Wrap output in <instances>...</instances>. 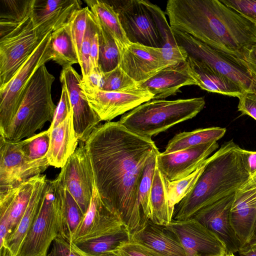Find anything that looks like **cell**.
I'll return each mask as SVG.
<instances>
[{
  "label": "cell",
  "mask_w": 256,
  "mask_h": 256,
  "mask_svg": "<svg viewBox=\"0 0 256 256\" xmlns=\"http://www.w3.org/2000/svg\"><path fill=\"white\" fill-rule=\"evenodd\" d=\"M62 86L60 98L56 106L53 120L48 128L50 130L56 127L72 112V106L67 90L64 85L62 84Z\"/></svg>",
  "instance_id": "obj_45"
},
{
  "label": "cell",
  "mask_w": 256,
  "mask_h": 256,
  "mask_svg": "<svg viewBox=\"0 0 256 256\" xmlns=\"http://www.w3.org/2000/svg\"><path fill=\"white\" fill-rule=\"evenodd\" d=\"M246 159L248 171L250 176L256 172V151L248 150L242 149Z\"/></svg>",
  "instance_id": "obj_49"
},
{
  "label": "cell",
  "mask_w": 256,
  "mask_h": 256,
  "mask_svg": "<svg viewBox=\"0 0 256 256\" xmlns=\"http://www.w3.org/2000/svg\"><path fill=\"white\" fill-rule=\"evenodd\" d=\"M254 190L236 192L230 210V222L242 247L251 241L256 221V208L252 201Z\"/></svg>",
  "instance_id": "obj_22"
},
{
  "label": "cell",
  "mask_w": 256,
  "mask_h": 256,
  "mask_svg": "<svg viewBox=\"0 0 256 256\" xmlns=\"http://www.w3.org/2000/svg\"><path fill=\"white\" fill-rule=\"evenodd\" d=\"M117 12L126 36L131 43L162 48V40L152 13L144 0L115 2Z\"/></svg>",
  "instance_id": "obj_11"
},
{
  "label": "cell",
  "mask_w": 256,
  "mask_h": 256,
  "mask_svg": "<svg viewBox=\"0 0 256 256\" xmlns=\"http://www.w3.org/2000/svg\"><path fill=\"white\" fill-rule=\"evenodd\" d=\"M53 180L62 214L63 230L62 237L70 243L84 214L75 200L58 180L56 178Z\"/></svg>",
  "instance_id": "obj_31"
},
{
  "label": "cell",
  "mask_w": 256,
  "mask_h": 256,
  "mask_svg": "<svg viewBox=\"0 0 256 256\" xmlns=\"http://www.w3.org/2000/svg\"><path fill=\"white\" fill-rule=\"evenodd\" d=\"M20 142L22 150L31 161L45 158L50 146V130L48 129Z\"/></svg>",
  "instance_id": "obj_39"
},
{
  "label": "cell",
  "mask_w": 256,
  "mask_h": 256,
  "mask_svg": "<svg viewBox=\"0 0 256 256\" xmlns=\"http://www.w3.org/2000/svg\"><path fill=\"white\" fill-rule=\"evenodd\" d=\"M238 110L256 120V92H246L240 95Z\"/></svg>",
  "instance_id": "obj_46"
},
{
  "label": "cell",
  "mask_w": 256,
  "mask_h": 256,
  "mask_svg": "<svg viewBox=\"0 0 256 256\" xmlns=\"http://www.w3.org/2000/svg\"><path fill=\"white\" fill-rule=\"evenodd\" d=\"M226 128L210 127L184 132L176 134L166 145L164 154H170L200 144L217 142L226 134Z\"/></svg>",
  "instance_id": "obj_29"
},
{
  "label": "cell",
  "mask_w": 256,
  "mask_h": 256,
  "mask_svg": "<svg viewBox=\"0 0 256 256\" xmlns=\"http://www.w3.org/2000/svg\"><path fill=\"white\" fill-rule=\"evenodd\" d=\"M56 178L74 198L84 215L96 186L92 166L84 144L76 148Z\"/></svg>",
  "instance_id": "obj_12"
},
{
  "label": "cell",
  "mask_w": 256,
  "mask_h": 256,
  "mask_svg": "<svg viewBox=\"0 0 256 256\" xmlns=\"http://www.w3.org/2000/svg\"><path fill=\"white\" fill-rule=\"evenodd\" d=\"M198 85L187 60L166 67L146 80L138 83V87L154 95L152 100H163L174 96L180 88Z\"/></svg>",
  "instance_id": "obj_19"
},
{
  "label": "cell",
  "mask_w": 256,
  "mask_h": 256,
  "mask_svg": "<svg viewBox=\"0 0 256 256\" xmlns=\"http://www.w3.org/2000/svg\"><path fill=\"white\" fill-rule=\"evenodd\" d=\"M85 2L96 20L112 36L120 54L130 42L113 6L103 0H86Z\"/></svg>",
  "instance_id": "obj_28"
},
{
  "label": "cell",
  "mask_w": 256,
  "mask_h": 256,
  "mask_svg": "<svg viewBox=\"0 0 256 256\" xmlns=\"http://www.w3.org/2000/svg\"><path fill=\"white\" fill-rule=\"evenodd\" d=\"M254 190L252 196V201L254 206L256 208V188H254Z\"/></svg>",
  "instance_id": "obj_54"
},
{
  "label": "cell",
  "mask_w": 256,
  "mask_h": 256,
  "mask_svg": "<svg viewBox=\"0 0 256 256\" xmlns=\"http://www.w3.org/2000/svg\"><path fill=\"white\" fill-rule=\"evenodd\" d=\"M96 22L99 44L98 66L102 72H107L119 64L120 52L112 36L96 21Z\"/></svg>",
  "instance_id": "obj_35"
},
{
  "label": "cell",
  "mask_w": 256,
  "mask_h": 256,
  "mask_svg": "<svg viewBox=\"0 0 256 256\" xmlns=\"http://www.w3.org/2000/svg\"><path fill=\"white\" fill-rule=\"evenodd\" d=\"M99 256H118L113 253H109V254H106Z\"/></svg>",
  "instance_id": "obj_55"
},
{
  "label": "cell",
  "mask_w": 256,
  "mask_h": 256,
  "mask_svg": "<svg viewBox=\"0 0 256 256\" xmlns=\"http://www.w3.org/2000/svg\"><path fill=\"white\" fill-rule=\"evenodd\" d=\"M218 148V143L212 142L172 153L160 152L157 167L166 180H178L196 170Z\"/></svg>",
  "instance_id": "obj_16"
},
{
  "label": "cell",
  "mask_w": 256,
  "mask_h": 256,
  "mask_svg": "<svg viewBox=\"0 0 256 256\" xmlns=\"http://www.w3.org/2000/svg\"><path fill=\"white\" fill-rule=\"evenodd\" d=\"M172 28L217 50L241 58L256 42V26L219 0H169Z\"/></svg>",
  "instance_id": "obj_2"
},
{
  "label": "cell",
  "mask_w": 256,
  "mask_h": 256,
  "mask_svg": "<svg viewBox=\"0 0 256 256\" xmlns=\"http://www.w3.org/2000/svg\"><path fill=\"white\" fill-rule=\"evenodd\" d=\"M159 153L158 150L154 152L148 159L139 186V201L144 224L150 218V194L156 167L157 156Z\"/></svg>",
  "instance_id": "obj_37"
},
{
  "label": "cell",
  "mask_w": 256,
  "mask_h": 256,
  "mask_svg": "<svg viewBox=\"0 0 256 256\" xmlns=\"http://www.w3.org/2000/svg\"><path fill=\"white\" fill-rule=\"evenodd\" d=\"M172 30L178 45L188 56L228 77L244 92H256V84L239 58L217 50L188 34Z\"/></svg>",
  "instance_id": "obj_7"
},
{
  "label": "cell",
  "mask_w": 256,
  "mask_h": 256,
  "mask_svg": "<svg viewBox=\"0 0 256 256\" xmlns=\"http://www.w3.org/2000/svg\"><path fill=\"white\" fill-rule=\"evenodd\" d=\"M62 230L59 198L54 180H48L42 206L17 256H46L51 244L62 236Z\"/></svg>",
  "instance_id": "obj_6"
},
{
  "label": "cell",
  "mask_w": 256,
  "mask_h": 256,
  "mask_svg": "<svg viewBox=\"0 0 256 256\" xmlns=\"http://www.w3.org/2000/svg\"><path fill=\"white\" fill-rule=\"evenodd\" d=\"M118 65L138 83L146 80L170 66L161 48L131 42L120 53Z\"/></svg>",
  "instance_id": "obj_17"
},
{
  "label": "cell",
  "mask_w": 256,
  "mask_h": 256,
  "mask_svg": "<svg viewBox=\"0 0 256 256\" xmlns=\"http://www.w3.org/2000/svg\"><path fill=\"white\" fill-rule=\"evenodd\" d=\"M239 256H256V242H250L238 252Z\"/></svg>",
  "instance_id": "obj_50"
},
{
  "label": "cell",
  "mask_w": 256,
  "mask_h": 256,
  "mask_svg": "<svg viewBox=\"0 0 256 256\" xmlns=\"http://www.w3.org/2000/svg\"><path fill=\"white\" fill-rule=\"evenodd\" d=\"M50 166L47 158L30 160L20 141H10L0 136V194L40 174Z\"/></svg>",
  "instance_id": "obj_10"
},
{
  "label": "cell",
  "mask_w": 256,
  "mask_h": 256,
  "mask_svg": "<svg viewBox=\"0 0 256 256\" xmlns=\"http://www.w3.org/2000/svg\"><path fill=\"white\" fill-rule=\"evenodd\" d=\"M240 60L256 84V42L242 54Z\"/></svg>",
  "instance_id": "obj_47"
},
{
  "label": "cell",
  "mask_w": 256,
  "mask_h": 256,
  "mask_svg": "<svg viewBox=\"0 0 256 256\" xmlns=\"http://www.w3.org/2000/svg\"><path fill=\"white\" fill-rule=\"evenodd\" d=\"M226 256H236L235 254L233 253H230V254H226Z\"/></svg>",
  "instance_id": "obj_56"
},
{
  "label": "cell",
  "mask_w": 256,
  "mask_h": 256,
  "mask_svg": "<svg viewBox=\"0 0 256 256\" xmlns=\"http://www.w3.org/2000/svg\"><path fill=\"white\" fill-rule=\"evenodd\" d=\"M52 256H90L80 249L73 242L70 243L61 236L53 242Z\"/></svg>",
  "instance_id": "obj_44"
},
{
  "label": "cell",
  "mask_w": 256,
  "mask_h": 256,
  "mask_svg": "<svg viewBox=\"0 0 256 256\" xmlns=\"http://www.w3.org/2000/svg\"><path fill=\"white\" fill-rule=\"evenodd\" d=\"M98 31L97 24L88 8L86 27L82 44L80 59L78 62L81 68L82 79L86 78L90 74V52L93 38Z\"/></svg>",
  "instance_id": "obj_40"
},
{
  "label": "cell",
  "mask_w": 256,
  "mask_h": 256,
  "mask_svg": "<svg viewBox=\"0 0 256 256\" xmlns=\"http://www.w3.org/2000/svg\"><path fill=\"white\" fill-rule=\"evenodd\" d=\"M250 22L256 24V0H220Z\"/></svg>",
  "instance_id": "obj_43"
},
{
  "label": "cell",
  "mask_w": 256,
  "mask_h": 256,
  "mask_svg": "<svg viewBox=\"0 0 256 256\" xmlns=\"http://www.w3.org/2000/svg\"><path fill=\"white\" fill-rule=\"evenodd\" d=\"M48 180L40 174L26 209L12 232L6 239V246L12 256H17L22 243L40 210L47 188Z\"/></svg>",
  "instance_id": "obj_24"
},
{
  "label": "cell",
  "mask_w": 256,
  "mask_h": 256,
  "mask_svg": "<svg viewBox=\"0 0 256 256\" xmlns=\"http://www.w3.org/2000/svg\"><path fill=\"white\" fill-rule=\"evenodd\" d=\"M130 240L142 244L162 256H186L176 235L166 226L148 220L131 236Z\"/></svg>",
  "instance_id": "obj_21"
},
{
  "label": "cell",
  "mask_w": 256,
  "mask_h": 256,
  "mask_svg": "<svg viewBox=\"0 0 256 256\" xmlns=\"http://www.w3.org/2000/svg\"><path fill=\"white\" fill-rule=\"evenodd\" d=\"M138 86V83L132 78L118 65L114 69L103 72L98 90L112 91H125Z\"/></svg>",
  "instance_id": "obj_38"
},
{
  "label": "cell",
  "mask_w": 256,
  "mask_h": 256,
  "mask_svg": "<svg viewBox=\"0 0 256 256\" xmlns=\"http://www.w3.org/2000/svg\"><path fill=\"white\" fill-rule=\"evenodd\" d=\"M256 188V172L252 174L247 182L238 190L246 191Z\"/></svg>",
  "instance_id": "obj_51"
},
{
  "label": "cell",
  "mask_w": 256,
  "mask_h": 256,
  "mask_svg": "<svg viewBox=\"0 0 256 256\" xmlns=\"http://www.w3.org/2000/svg\"></svg>",
  "instance_id": "obj_59"
},
{
  "label": "cell",
  "mask_w": 256,
  "mask_h": 256,
  "mask_svg": "<svg viewBox=\"0 0 256 256\" xmlns=\"http://www.w3.org/2000/svg\"><path fill=\"white\" fill-rule=\"evenodd\" d=\"M81 5L78 0H34L30 17L34 28L48 34L66 23Z\"/></svg>",
  "instance_id": "obj_20"
},
{
  "label": "cell",
  "mask_w": 256,
  "mask_h": 256,
  "mask_svg": "<svg viewBox=\"0 0 256 256\" xmlns=\"http://www.w3.org/2000/svg\"><path fill=\"white\" fill-rule=\"evenodd\" d=\"M0 37H2L30 16L34 0H0Z\"/></svg>",
  "instance_id": "obj_34"
},
{
  "label": "cell",
  "mask_w": 256,
  "mask_h": 256,
  "mask_svg": "<svg viewBox=\"0 0 256 256\" xmlns=\"http://www.w3.org/2000/svg\"><path fill=\"white\" fill-rule=\"evenodd\" d=\"M242 149L232 140L209 157L193 188L175 206L173 220L190 218L202 208L240 188L250 177Z\"/></svg>",
  "instance_id": "obj_3"
},
{
  "label": "cell",
  "mask_w": 256,
  "mask_h": 256,
  "mask_svg": "<svg viewBox=\"0 0 256 256\" xmlns=\"http://www.w3.org/2000/svg\"><path fill=\"white\" fill-rule=\"evenodd\" d=\"M150 220L154 223L166 226L172 220L173 212L168 204L166 180L158 170H155L150 200Z\"/></svg>",
  "instance_id": "obj_30"
},
{
  "label": "cell",
  "mask_w": 256,
  "mask_h": 256,
  "mask_svg": "<svg viewBox=\"0 0 256 256\" xmlns=\"http://www.w3.org/2000/svg\"><path fill=\"white\" fill-rule=\"evenodd\" d=\"M187 62L198 86L212 92L238 97L244 91L228 77L190 56Z\"/></svg>",
  "instance_id": "obj_26"
},
{
  "label": "cell",
  "mask_w": 256,
  "mask_h": 256,
  "mask_svg": "<svg viewBox=\"0 0 256 256\" xmlns=\"http://www.w3.org/2000/svg\"><path fill=\"white\" fill-rule=\"evenodd\" d=\"M205 104L203 97L152 100L123 114L119 122L138 134L152 138L176 124L196 116Z\"/></svg>",
  "instance_id": "obj_5"
},
{
  "label": "cell",
  "mask_w": 256,
  "mask_h": 256,
  "mask_svg": "<svg viewBox=\"0 0 256 256\" xmlns=\"http://www.w3.org/2000/svg\"><path fill=\"white\" fill-rule=\"evenodd\" d=\"M166 227L174 232L186 256H210L226 254L224 244L212 232L196 219L172 222Z\"/></svg>",
  "instance_id": "obj_14"
},
{
  "label": "cell",
  "mask_w": 256,
  "mask_h": 256,
  "mask_svg": "<svg viewBox=\"0 0 256 256\" xmlns=\"http://www.w3.org/2000/svg\"><path fill=\"white\" fill-rule=\"evenodd\" d=\"M48 34L35 28L30 16L0 37V90L10 82Z\"/></svg>",
  "instance_id": "obj_9"
},
{
  "label": "cell",
  "mask_w": 256,
  "mask_h": 256,
  "mask_svg": "<svg viewBox=\"0 0 256 256\" xmlns=\"http://www.w3.org/2000/svg\"><path fill=\"white\" fill-rule=\"evenodd\" d=\"M54 80L45 64L36 70L25 87L20 106L5 138L22 140L34 135L46 122H52L56 108L51 93Z\"/></svg>",
  "instance_id": "obj_4"
},
{
  "label": "cell",
  "mask_w": 256,
  "mask_h": 256,
  "mask_svg": "<svg viewBox=\"0 0 256 256\" xmlns=\"http://www.w3.org/2000/svg\"><path fill=\"white\" fill-rule=\"evenodd\" d=\"M80 86L91 108L102 120L108 122L152 100L154 97L148 91L138 86L129 90L108 92L92 88L82 82Z\"/></svg>",
  "instance_id": "obj_13"
},
{
  "label": "cell",
  "mask_w": 256,
  "mask_h": 256,
  "mask_svg": "<svg viewBox=\"0 0 256 256\" xmlns=\"http://www.w3.org/2000/svg\"><path fill=\"white\" fill-rule=\"evenodd\" d=\"M50 130V142L46 158L50 166L62 168L75 152L78 141L74 129L72 112Z\"/></svg>",
  "instance_id": "obj_23"
},
{
  "label": "cell",
  "mask_w": 256,
  "mask_h": 256,
  "mask_svg": "<svg viewBox=\"0 0 256 256\" xmlns=\"http://www.w3.org/2000/svg\"><path fill=\"white\" fill-rule=\"evenodd\" d=\"M130 238L131 235L127 227L124 226L115 232L74 244L89 255L99 256L111 253L122 244L130 241Z\"/></svg>",
  "instance_id": "obj_33"
},
{
  "label": "cell",
  "mask_w": 256,
  "mask_h": 256,
  "mask_svg": "<svg viewBox=\"0 0 256 256\" xmlns=\"http://www.w3.org/2000/svg\"><path fill=\"white\" fill-rule=\"evenodd\" d=\"M84 144L101 199L120 217L132 236L144 224L139 186L148 159L158 150L154 142L118 121L98 126Z\"/></svg>",
  "instance_id": "obj_1"
},
{
  "label": "cell",
  "mask_w": 256,
  "mask_h": 256,
  "mask_svg": "<svg viewBox=\"0 0 256 256\" xmlns=\"http://www.w3.org/2000/svg\"><path fill=\"white\" fill-rule=\"evenodd\" d=\"M208 160L209 157L196 170L184 178L172 182L165 179L169 206L173 213L175 206L193 188Z\"/></svg>",
  "instance_id": "obj_36"
},
{
  "label": "cell",
  "mask_w": 256,
  "mask_h": 256,
  "mask_svg": "<svg viewBox=\"0 0 256 256\" xmlns=\"http://www.w3.org/2000/svg\"><path fill=\"white\" fill-rule=\"evenodd\" d=\"M256 242V221L255 222L254 228L252 238L250 242Z\"/></svg>",
  "instance_id": "obj_53"
},
{
  "label": "cell",
  "mask_w": 256,
  "mask_h": 256,
  "mask_svg": "<svg viewBox=\"0 0 256 256\" xmlns=\"http://www.w3.org/2000/svg\"><path fill=\"white\" fill-rule=\"evenodd\" d=\"M0 256H12L8 248H3L0 250Z\"/></svg>",
  "instance_id": "obj_52"
},
{
  "label": "cell",
  "mask_w": 256,
  "mask_h": 256,
  "mask_svg": "<svg viewBox=\"0 0 256 256\" xmlns=\"http://www.w3.org/2000/svg\"><path fill=\"white\" fill-rule=\"evenodd\" d=\"M40 176L30 178L18 186L0 194V213L7 216L8 236L14 230L22 218Z\"/></svg>",
  "instance_id": "obj_25"
},
{
  "label": "cell",
  "mask_w": 256,
  "mask_h": 256,
  "mask_svg": "<svg viewBox=\"0 0 256 256\" xmlns=\"http://www.w3.org/2000/svg\"><path fill=\"white\" fill-rule=\"evenodd\" d=\"M144 2L158 28L162 43V53L166 61L170 66L186 62L188 55L186 50L178 45L164 12L158 6L148 0Z\"/></svg>",
  "instance_id": "obj_27"
},
{
  "label": "cell",
  "mask_w": 256,
  "mask_h": 256,
  "mask_svg": "<svg viewBox=\"0 0 256 256\" xmlns=\"http://www.w3.org/2000/svg\"><path fill=\"white\" fill-rule=\"evenodd\" d=\"M52 32L48 34L10 82L0 90V136L6 138L29 80L42 64L52 60Z\"/></svg>",
  "instance_id": "obj_8"
},
{
  "label": "cell",
  "mask_w": 256,
  "mask_h": 256,
  "mask_svg": "<svg viewBox=\"0 0 256 256\" xmlns=\"http://www.w3.org/2000/svg\"><path fill=\"white\" fill-rule=\"evenodd\" d=\"M88 9V8L86 6L75 10L68 20L72 37L78 56V62L82 44L86 27Z\"/></svg>",
  "instance_id": "obj_41"
},
{
  "label": "cell",
  "mask_w": 256,
  "mask_h": 256,
  "mask_svg": "<svg viewBox=\"0 0 256 256\" xmlns=\"http://www.w3.org/2000/svg\"><path fill=\"white\" fill-rule=\"evenodd\" d=\"M111 253L118 256H162L146 246L131 240L121 244Z\"/></svg>",
  "instance_id": "obj_42"
},
{
  "label": "cell",
  "mask_w": 256,
  "mask_h": 256,
  "mask_svg": "<svg viewBox=\"0 0 256 256\" xmlns=\"http://www.w3.org/2000/svg\"><path fill=\"white\" fill-rule=\"evenodd\" d=\"M52 60L62 68L78 64V58L72 37L68 21L52 33Z\"/></svg>",
  "instance_id": "obj_32"
},
{
  "label": "cell",
  "mask_w": 256,
  "mask_h": 256,
  "mask_svg": "<svg viewBox=\"0 0 256 256\" xmlns=\"http://www.w3.org/2000/svg\"><path fill=\"white\" fill-rule=\"evenodd\" d=\"M46 256H52L51 252H50Z\"/></svg>",
  "instance_id": "obj_58"
},
{
  "label": "cell",
  "mask_w": 256,
  "mask_h": 256,
  "mask_svg": "<svg viewBox=\"0 0 256 256\" xmlns=\"http://www.w3.org/2000/svg\"><path fill=\"white\" fill-rule=\"evenodd\" d=\"M236 193L202 208L192 217L220 238L225 246L226 254H236L242 248L230 218V210Z\"/></svg>",
  "instance_id": "obj_18"
},
{
  "label": "cell",
  "mask_w": 256,
  "mask_h": 256,
  "mask_svg": "<svg viewBox=\"0 0 256 256\" xmlns=\"http://www.w3.org/2000/svg\"><path fill=\"white\" fill-rule=\"evenodd\" d=\"M98 32L94 35L90 52V72L92 71H101L98 64Z\"/></svg>",
  "instance_id": "obj_48"
},
{
  "label": "cell",
  "mask_w": 256,
  "mask_h": 256,
  "mask_svg": "<svg viewBox=\"0 0 256 256\" xmlns=\"http://www.w3.org/2000/svg\"><path fill=\"white\" fill-rule=\"evenodd\" d=\"M60 79L69 96L76 136L84 143L102 120L84 97L80 86L82 77L72 66L62 69Z\"/></svg>",
  "instance_id": "obj_15"
},
{
  "label": "cell",
  "mask_w": 256,
  "mask_h": 256,
  "mask_svg": "<svg viewBox=\"0 0 256 256\" xmlns=\"http://www.w3.org/2000/svg\"><path fill=\"white\" fill-rule=\"evenodd\" d=\"M222 256V255H212V256Z\"/></svg>",
  "instance_id": "obj_57"
}]
</instances>
